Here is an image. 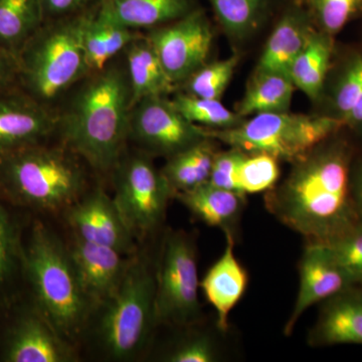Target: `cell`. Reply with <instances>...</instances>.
<instances>
[{
    "mask_svg": "<svg viewBox=\"0 0 362 362\" xmlns=\"http://www.w3.org/2000/svg\"><path fill=\"white\" fill-rule=\"evenodd\" d=\"M266 207L310 243L329 244L361 223L354 206L346 145L315 147L266 195Z\"/></svg>",
    "mask_w": 362,
    "mask_h": 362,
    "instance_id": "obj_1",
    "label": "cell"
},
{
    "mask_svg": "<svg viewBox=\"0 0 362 362\" xmlns=\"http://www.w3.org/2000/svg\"><path fill=\"white\" fill-rule=\"evenodd\" d=\"M132 92L124 54L81 80L57 109L56 138L95 173L110 175L128 147Z\"/></svg>",
    "mask_w": 362,
    "mask_h": 362,
    "instance_id": "obj_2",
    "label": "cell"
},
{
    "mask_svg": "<svg viewBox=\"0 0 362 362\" xmlns=\"http://www.w3.org/2000/svg\"><path fill=\"white\" fill-rule=\"evenodd\" d=\"M89 165L56 137L0 158V192L37 211H65L88 192Z\"/></svg>",
    "mask_w": 362,
    "mask_h": 362,
    "instance_id": "obj_3",
    "label": "cell"
},
{
    "mask_svg": "<svg viewBox=\"0 0 362 362\" xmlns=\"http://www.w3.org/2000/svg\"><path fill=\"white\" fill-rule=\"evenodd\" d=\"M93 9L45 21L16 56L21 89L52 114L68 93L89 75L82 33Z\"/></svg>",
    "mask_w": 362,
    "mask_h": 362,
    "instance_id": "obj_4",
    "label": "cell"
},
{
    "mask_svg": "<svg viewBox=\"0 0 362 362\" xmlns=\"http://www.w3.org/2000/svg\"><path fill=\"white\" fill-rule=\"evenodd\" d=\"M25 264L37 308L73 343L87 328L94 307L83 289L69 247L47 226L37 223Z\"/></svg>",
    "mask_w": 362,
    "mask_h": 362,
    "instance_id": "obj_5",
    "label": "cell"
},
{
    "mask_svg": "<svg viewBox=\"0 0 362 362\" xmlns=\"http://www.w3.org/2000/svg\"><path fill=\"white\" fill-rule=\"evenodd\" d=\"M154 299L156 273L133 255L118 289L95 309L97 340L109 358L128 361L141 351L156 326Z\"/></svg>",
    "mask_w": 362,
    "mask_h": 362,
    "instance_id": "obj_6",
    "label": "cell"
},
{
    "mask_svg": "<svg viewBox=\"0 0 362 362\" xmlns=\"http://www.w3.org/2000/svg\"><path fill=\"white\" fill-rule=\"evenodd\" d=\"M344 125L334 116H307L289 112L257 114L228 129H206L207 137L247 154L264 153L297 162Z\"/></svg>",
    "mask_w": 362,
    "mask_h": 362,
    "instance_id": "obj_7",
    "label": "cell"
},
{
    "mask_svg": "<svg viewBox=\"0 0 362 362\" xmlns=\"http://www.w3.org/2000/svg\"><path fill=\"white\" fill-rule=\"evenodd\" d=\"M114 202L134 238H144L161 225L173 192L152 156L129 147L111 173Z\"/></svg>",
    "mask_w": 362,
    "mask_h": 362,
    "instance_id": "obj_8",
    "label": "cell"
},
{
    "mask_svg": "<svg viewBox=\"0 0 362 362\" xmlns=\"http://www.w3.org/2000/svg\"><path fill=\"white\" fill-rule=\"evenodd\" d=\"M194 240L183 232L166 235L156 273V325L187 326L201 317V283Z\"/></svg>",
    "mask_w": 362,
    "mask_h": 362,
    "instance_id": "obj_9",
    "label": "cell"
},
{
    "mask_svg": "<svg viewBox=\"0 0 362 362\" xmlns=\"http://www.w3.org/2000/svg\"><path fill=\"white\" fill-rule=\"evenodd\" d=\"M206 137L204 128L181 115L169 97L145 98L131 109L128 145L150 156L168 158Z\"/></svg>",
    "mask_w": 362,
    "mask_h": 362,
    "instance_id": "obj_10",
    "label": "cell"
},
{
    "mask_svg": "<svg viewBox=\"0 0 362 362\" xmlns=\"http://www.w3.org/2000/svg\"><path fill=\"white\" fill-rule=\"evenodd\" d=\"M144 33L176 88L207 63L214 33L209 16L202 7Z\"/></svg>",
    "mask_w": 362,
    "mask_h": 362,
    "instance_id": "obj_11",
    "label": "cell"
},
{
    "mask_svg": "<svg viewBox=\"0 0 362 362\" xmlns=\"http://www.w3.org/2000/svg\"><path fill=\"white\" fill-rule=\"evenodd\" d=\"M65 214L74 235L81 239L110 247L124 256L136 254L134 235L103 188L88 190Z\"/></svg>",
    "mask_w": 362,
    "mask_h": 362,
    "instance_id": "obj_12",
    "label": "cell"
},
{
    "mask_svg": "<svg viewBox=\"0 0 362 362\" xmlns=\"http://www.w3.org/2000/svg\"><path fill=\"white\" fill-rule=\"evenodd\" d=\"M56 115L20 86L0 92V158L56 137Z\"/></svg>",
    "mask_w": 362,
    "mask_h": 362,
    "instance_id": "obj_13",
    "label": "cell"
},
{
    "mask_svg": "<svg viewBox=\"0 0 362 362\" xmlns=\"http://www.w3.org/2000/svg\"><path fill=\"white\" fill-rule=\"evenodd\" d=\"M300 287L291 315L285 325L289 337L305 311L312 305L325 301L354 286L351 279L338 263L330 247L321 243H310L300 261Z\"/></svg>",
    "mask_w": 362,
    "mask_h": 362,
    "instance_id": "obj_14",
    "label": "cell"
},
{
    "mask_svg": "<svg viewBox=\"0 0 362 362\" xmlns=\"http://www.w3.org/2000/svg\"><path fill=\"white\" fill-rule=\"evenodd\" d=\"M4 361L8 362H71L77 361L73 343L66 340L40 312L18 319L9 333Z\"/></svg>",
    "mask_w": 362,
    "mask_h": 362,
    "instance_id": "obj_15",
    "label": "cell"
},
{
    "mask_svg": "<svg viewBox=\"0 0 362 362\" xmlns=\"http://www.w3.org/2000/svg\"><path fill=\"white\" fill-rule=\"evenodd\" d=\"M83 289L95 309L118 289L131 257L110 247L87 242L74 235L68 246Z\"/></svg>",
    "mask_w": 362,
    "mask_h": 362,
    "instance_id": "obj_16",
    "label": "cell"
},
{
    "mask_svg": "<svg viewBox=\"0 0 362 362\" xmlns=\"http://www.w3.org/2000/svg\"><path fill=\"white\" fill-rule=\"evenodd\" d=\"M313 21L303 2L289 0L257 66L256 73L289 76L293 62L313 32Z\"/></svg>",
    "mask_w": 362,
    "mask_h": 362,
    "instance_id": "obj_17",
    "label": "cell"
},
{
    "mask_svg": "<svg viewBox=\"0 0 362 362\" xmlns=\"http://www.w3.org/2000/svg\"><path fill=\"white\" fill-rule=\"evenodd\" d=\"M309 343L313 346L362 345V290L351 286L325 300Z\"/></svg>",
    "mask_w": 362,
    "mask_h": 362,
    "instance_id": "obj_18",
    "label": "cell"
},
{
    "mask_svg": "<svg viewBox=\"0 0 362 362\" xmlns=\"http://www.w3.org/2000/svg\"><path fill=\"white\" fill-rule=\"evenodd\" d=\"M201 6L199 0H100L98 16L138 32L180 20Z\"/></svg>",
    "mask_w": 362,
    "mask_h": 362,
    "instance_id": "obj_19",
    "label": "cell"
},
{
    "mask_svg": "<svg viewBox=\"0 0 362 362\" xmlns=\"http://www.w3.org/2000/svg\"><path fill=\"white\" fill-rule=\"evenodd\" d=\"M249 276L235 255V239L226 237L221 258L211 267L201 282L207 301L216 313L218 327L226 332L228 316L246 292Z\"/></svg>",
    "mask_w": 362,
    "mask_h": 362,
    "instance_id": "obj_20",
    "label": "cell"
},
{
    "mask_svg": "<svg viewBox=\"0 0 362 362\" xmlns=\"http://www.w3.org/2000/svg\"><path fill=\"white\" fill-rule=\"evenodd\" d=\"M245 194L216 187L209 182L187 192H177L175 199L195 218L214 228H218L226 237L235 239L240 214L245 206Z\"/></svg>",
    "mask_w": 362,
    "mask_h": 362,
    "instance_id": "obj_21",
    "label": "cell"
},
{
    "mask_svg": "<svg viewBox=\"0 0 362 362\" xmlns=\"http://www.w3.org/2000/svg\"><path fill=\"white\" fill-rule=\"evenodd\" d=\"M133 105L149 97H169L177 90L164 70L158 54L144 33L123 52Z\"/></svg>",
    "mask_w": 362,
    "mask_h": 362,
    "instance_id": "obj_22",
    "label": "cell"
},
{
    "mask_svg": "<svg viewBox=\"0 0 362 362\" xmlns=\"http://www.w3.org/2000/svg\"><path fill=\"white\" fill-rule=\"evenodd\" d=\"M97 8L88 14L83 26L82 47L89 74L109 65L143 33L105 20L98 16Z\"/></svg>",
    "mask_w": 362,
    "mask_h": 362,
    "instance_id": "obj_23",
    "label": "cell"
},
{
    "mask_svg": "<svg viewBox=\"0 0 362 362\" xmlns=\"http://www.w3.org/2000/svg\"><path fill=\"white\" fill-rule=\"evenodd\" d=\"M214 140L206 137L197 144L168 157L160 169L173 192H187L209 182L216 151Z\"/></svg>",
    "mask_w": 362,
    "mask_h": 362,
    "instance_id": "obj_24",
    "label": "cell"
},
{
    "mask_svg": "<svg viewBox=\"0 0 362 362\" xmlns=\"http://www.w3.org/2000/svg\"><path fill=\"white\" fill-rule=\"evenodd\" d=\"M332 54L331 35L313 30L303 49L293 62L289 77L293 84L311 100L322 93Z\"/></svg>",
    "mask_w": 362,
    "mask_h": 362,
    "instance_id": "obj_25",
    "label": "cell"
},
{
    "mask_svg": "<svg viewBox=\"0 0 362 362\" xmlns=\"http://www.w3.org/2000/svg\"><path fill=\"white\" fill-rule=\"evenodd\" d=\"M295 86L285 74L255 71L246 94L238 107V115L254 116L272 112H287Z\"/></svg>",
    "mask_w": 362,
    "mask_h": 362,
    "instance_id": "obj_26",
    "label": "cell"
},
{
    "mask_svg": "<svg viewBox=\"0 0 362 362\" xmlns=\"http://www.w3.org/2000/svg\"><path fill=\"white\" fill-rule=\"evenodd\" d=\"M44 23L40 0H0V45L16 58Z\"/></svg>",
    "mask_w": 362,
    "mask_h": 362,
    "instance_id": "obj_27",
    "label": "cell"
},
{
    "mask_svg": "<svg viewBox=\"0 0 362 362\" xmlns=\"http://www.w3.org/2000/svg\"><path fill=\"white\" fill-rule=\"evenodd\" d=\"M223 30L235 40L256 32L270 16L277 0H207Z\"/></svg>",
    "mask_w": 362,
    "mask_h": 362,
    "instance_id": "obj_28",
    "label": "cell"
},
{
    "mask_svg": "<svg viewBox=\"0 0 362 362\" xmlns=\"http://www.w3.org/2000/svg\"><path fill=\"white\" fill-rule=\"evenodd\" d=\"M173 106L190 123L206 129H228L244 122L243 117L226 108L220 100L202 99L177 92L171 98Z\"/></svg>",
    "mask_w": 362,
    "mask_h": 362,
    "instance_id": "obj_29",
    "label": "cell"
},
{
    "mask_svg": "<svg viewBox=\"0 0 362 362\" xmlns=\"http://www.w3.org/2000/svg\"><path fill=\"white\" fill-rule=\"evenodd\" d=\"M337 118L344 125L362 130V54L347 64L334 93Z\"/></svg>",
    "mask_w": 362,
    "mask_h": 362,
    "instance_id": "obj_30",
    "label": "cell"
},
{
    "mask_svg": "<svg viewBox=\"0 0 362 362\" xmlns=\"http://www.w3.org/2000/svg\"><path fill=\"white\" fill-rule=\"evenodd\" d=\"M238 57L206 63L180 86L182 92L202 99L220 100L232 80Z\"/></svg>",
    "mask_w": 362,
    "mask_h": 362,
    "instance_id": "obj_31",
    "label": "cell"
},
{
    "mask_svg": "<svg viewBox=\"0 0 362 362\" xmlns=\"http://www.w3.org/2000/svg\"><path fill=\"white\" fill-rule=\"evenodd\" d=\"M304 4L313 23L331 37L362 14V0H304Z\"/></svg>",
    "mask_w": 362,
    "mask_h": 362,
    "instance_id": "obj_32",
    "label": "cell"
},
{
    "mask_svg": "<svg viewBox=\"0 0 362 362\" xmlns=\"http://www.w3.org/2000/svg\"><path fill=\"white\" fill-rule=\"evenodd\" d=\"M278 161L268 154H247L239 170V185L243 194H257L275 187L280 176Z\"/></svg>",
    "mask_w": 362,
    "mask_h": 362,
    "instance_id": "obj_33",
    "label": "cell"
},
{
    "mask_svg": "<svg viewBox=\"0 0 362 362\" xmlns=\"http://www.w3.org/2000/svg\"><path fill=\"white\" fill-rule=\"evenodd\" d=\"M326 245L354 284H362V223Z\"/></svg>",
    "mask_w": 362,
    "mask_h": 362,
    "instance_id": "obj_34",
    "label": "cell"
},
{
    "mask_svg": "<svg viewBox=\"0 0 362 362\" xmlns=\"http://www.w3.org/2000/svg\"><path fill=\"white\" fill-rule=\"evenodd\" d=\"M246 156L247 153L242 150L233 147L228 151H218L214 157L209 182L214 187L244 194L239 185V170Z\"/></svg>",
    "mask_w": 362,
    "mask_h": 362,
    "instance_id": "obj_35",
    "label": "cell"
},
{
    "mask_svg": "<svg viewBox=\"0 0 362 362\" xmlns=\"http://www.w3.org/2000/svg\"><path fill=\"white\" fill-rule=\"evenodd\" d=\"M216 358L213 340L202 333L183 338L165 356L169 362H213Z\"/></svg>",
    "mask_w": 362,
    "mask_h": 362,
    "instance_id": "obj_36",
    "label": "cell"
},
{
    "mask_svg": "<svg viewBox=\"0 0 362 362\" xmlns=\"http://www.w3.org/2000/svg\"><path fill=\"white\" fill-rule=\"evenodd\" d=\"M18 255L13 223L6 209L0 206V285L4 284L13 270Z\"/></svg>",
    "mask_w": 362,
    "mask_h": 362,
    "instance_id": "obj_37",
    "label": "cell"
},
{
    "mask_svg": "<svg viewBox=\"0 0 362 362\" xmlns=\"http://www.w3.org/2000/svg\"><path fill=\"white\" fill-rule=\"evenodd\" d=\"M45 21L58 20L86 13L99 6L100 0H40Z\"/></svg>",
    "mask_w": 362,
    "mask_h": 362,
    "instance_id": "obj_38",
    "label": "cell"
},
{
    "mask_svg": "<svg viewBox=\"0 0 362 362\" xmlns=\"http://www.w3.org/2000/svg\"><path fill=\"white\" fill-rule=\"evenodd\" d=\"M18 86V61L0 45V92Z\"/></svg>",
    "mask_w": 362,
    "mask_h": 362,
    "instance_id": "obj_39",
    "label": "cell"
},
{
    "mask_svg": "<svg viewBox=\"0 0 362 362\" xmlns=\"http://www.w3.org/2000/svg\"><path fill=\"white\" fill-rule=\"evenodd\" d=\"M351 192L359 218H362V162L357 168L354 180H351Z\"/></svg>",
    "mask_w": 362,
    "mask_h": 362,
    "instance_id": "obj_40",
    "label": "cell"
},
{
    "mask_svg": "<svg viewBox=\"0 0 362 362\" xmlns=\"http://www.w3.org/2000/svg\"><path fill=\"white\" fill-rule=\"evenodd\" d=\"M296 1L303 2L304 4V0H296Z\"/></svg>",
    "mask_w": 362,
    "mask_h": 362,
    "instance_id": "obj_41",
    "label": "cell"
}]
</instances>
